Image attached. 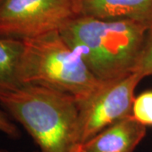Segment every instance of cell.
<instances>
[{
	"instance_id": "obj_1",
	"label": "cell",
	"mask_w": 152,
	"mask_h": 152,
	"mask_svg": "<svg viewBox=\"0 0 152 152\" xmlns=\"http://www.w3.org/2000/svg\"><path fill=\"white\" fill-rule=\"evenodd\" d=\"M148 29L132 20L78 15L59 32L93 75L107 83L134 72Z\"/></svg>"
},
{
	"instance_id": "obj_2",
	"label": "cell",
	"mask_w": 152,
	"mask_h": 152,
	"mask_svg": "<svg viewBox=\"0 0 152 152\" xmlns=\"http://www.w3.org/2000/svg\"><path fill=\"white\" fill-rule=\"evenodd\" d=\"M0 105L30 134L40 152H72L79 106L71 95L22 84L1 93Z\"/></svg>"
},
{
	"instance_id": "obj_3",
	"label": "cell",
	"mask_w": 152,
	"mask_h": 152,
	"mask_svg": "<svg viewBox=\"0 0 152 152\" xmlns=\"http://www.w3.org/2000/svg\"><path fill=\"white\" fill-rule=\"evenodd\" d=\"M18 79L21 85H41L69 94L78 103L105 84L93 75L59 31L24 41Z\"/></svg>"
},
{
	"instance_id": "obj_4",
	"label": "cell",
	"mask_w": 152,
	"mask_h": 152,
	"mask_svg": "<svg viewBox=\"0 0 152 152\" xmlns=\"http://www.w3.org/2000/svg\"><path fill=\"white\" fill-rule=\"evenodd\" d=\"M75 0H0V37L26 41L59 31L76 16Z\"/></svg>"
},
{
	"instance_id": "obj_5",
	"label": "cell",
	"mask_w": 152,
	"mask_h": 152,
	"mask_svg": "<svg viewBox=\"0 0 152 152\" xmlns=\"http://www.w3.org/2000/svg\"><path fill=\"white\" fill-rule=\"evenodd\" d=\"M143 79L138 73H132L118 80L107 82L91 97L78 103L76 145L91 140L131 115L134 91Z\"/></svg>"
},
{
	"instance_id": "obj_6",
	"label": "cell",
	"mask_w": 152,
	"mask_h": 152,
	"mask_svg": "<svg viewBox=\"0 0 152 152\" xmlns=\"http://www.w3.org/2000/svg\"><path fill=\"white\" fill-rule=\"evenodd\" d=\"M146 134V127L129 115L87 141L75 145L72 152H134Z\"/></svg>"
},
{
	"instance_id": "obj_7",
	"label": "cell",
	"mask_w": 152,
	"mask_h": 152,
	"mask_svg": "<svg viewBox=\"0 0 152 152\" xmlns=\"http://www.w3.org/2000/svg\"><path fill=\"white\" fill-rule=\"evenodd\" d=\"M76 16L104 20H127L150 28L152 0H75Z\"/></svg>"
},
{
	"instance_id": "obj_8",
	"label": "cell",
	"mask_w": 152,
	"mask_h": 152,
	"mask_svg": "<svg viewBox=\"0 0 152 152\" xmlns=\"http://www.w3.org/2000/svg\"><path fill=\"white\" fill-rule=\"evenodd\" d=\"M24 50V42L0 37V94L21 85L18 69Z\"/></svg>"
},
{
	"instance_id": "obj_9",
	"label": "cell",
	"mask_w": 152,
	"mask_h": 152,
	"mask_svg": "<svg viewBox=\"0 0 152 152\" xmlns=\"http://www.w3.org/2000/svg\"><path fill=\"white\" fill-rule=\"evenodd\" d=\"M131 115L144 126L152 127V91H146L134 98Z\"/></svg>"
},
{
	"instance_id": "obj_10",
	"label": "cell",
	"mask_w": 152,
	"mask_h": 152,
	"mask_svg": "<svg viewBox=\"0 0 152 152\" xmlns=\"http://www.w3.org/2000/svg\"><path fill=\"white\" fill-rule=\"evenodd\" d=\"M133 73H138L144 79L152 75V26L147 31L143 48Z\"/></svg>"
},
{
	"instance_id": "obj_11",
	"label": "cell",
	"mask_w": 152,
	"mask_h": 152,
	"mask_svg": "<svg viewBox=\"0 0 152 152\" xmlns=\"http://www.w3.org/2000/svg\"><path fill=\"white\" fill-rule=\"evenodd\" d=\"M0 133L12 140H18L21 136L20 131L12 121L10 116L3 110H0Z\"/></svg>"
},
{
	"instance_id": "obj_12",
	"label": "cell",
	"mask_w": 152,
	"mask_h": 152,
	"mask_svg": "<svg viewBox=\"0 0 152 152\" xmlns=\"http://www.w3.org/2000/svg\"><path fill=\"white\" fill-rule=\"evenodd\" d=\"M0 152H24V151H10L7 149H2L0 148Z\"/></svg>"
}]
</instances>
